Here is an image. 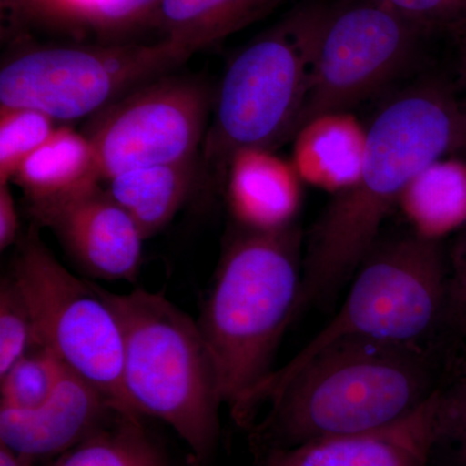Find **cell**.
<instances>
[{"mask_svg": "<svg viewBox=\"0 0 466 466\" xmlns=\"http://www.w3.org/2000/svg\"><path fill=\"white\" fill-rule=\"evenodd\" d=\"M357 182L333 196L309 233L299 312L329 309L376 247L386 216L420 171L466 148L461 100L428 82L389 101L367 128Z\"/></svg>", "mask_w": 466, "mask_h": 466, "instance_id": "6da1fadb", "label": "cell"}, {"mask_svg": "<svg viewBox=\"0 0 466 466\" xmlns=\"http://www.w3.org/2000/svg\"><path fill=\"white\" fill-rule=\"evenodd\" d=\"M441 388L431 346L348 339L311 359L267 400L256 438L265 451L366 433L415 412Z\"/></svg>", "mask_w": 466, "mask_h": 466, "instance_id": "7a4b0ae2", "label": "cell"}, {"mask_svg": "<svg viewBox=\"0 0 466 466\" xmlns=\"http://www.w3.org/2000/svg\"><path fill=\"white\" fill-rule=\"evenodd\" d=\"M299 226L242 228L229 240L198 328L216 364L223 403L249 426L250 401L272 375L276 350L299 314L303 278Z\"/></svg>", "mask_w": 466, "mask_h": 466, "instance_id": "3957f363", "label": "cell"}, {"mask_svg": "<svg viewBox=\"0 0 466 466\" xmlns=\"http://www.w3.org/2000/svg\"><path fill=\"white\" fill-rule=\"evenodd\" d=\"M124 339L122 385L135 416L170 426L205 461L219 437L223 406L216 364L198 321L161 293L116 294L103 289Z\"/></svg>", "mask_w": 466, "mask_h": 466, "instance_id": "277c9868", "label": "cell"}, {"mask_svg": "<svg viewBox=\"0 0 466 466\" xmlns=\"http://www.w3.org/2000/svg\"><path fill=\"white\" fill-rule=\"evenodd\" d=\"M334 5L302 3L259 34L227 67L204 140L207 164L225 170L236 150H275L293 139Z\"/></svg>", "mask_w": 466, "mask_h": 466, "instance_id": "5b68a950", "label": "cell"}, {"mask_svg": "<svg viewBox=\"0 0 466 466\" xmlns=\"http://www.w3.org/2000/svg\"><path fill=\"white\" fill-rule=\"evenodd\" d=\"M449 258L441 240L412 235L377 242L350 283L345 300L299 354L256 391L253 421L259 408L288 380L321 351L348 339L424 343L444 329Z\"/></svg>", "mask_w": 466, "mask_h": 466, "instance_id": "8992f818", "label": "cell"}, {"mask_svg": "<svg viewBox=\"0 0 466 466\" xmlns=\"http://www.w3.org/2000/svg\"><path fill=\"white\" fill-rule=\"evenodd\" d=\"M192 55L167 38L156 45L26 47L3 63L0 106L42 110L55 121L84 118L161 78Z\"/></svg>", "mask_w": 466, "mask_h": 466, "instance_id": "52a82bcc", "label": "cell"}, {"mask_svg": "<svg viewBox=\"0 0 466 466\" xmlns=\"http://www.w3.org/2000/svg\"><path fill=\"white\" fill-rule=\"evenodd\" d=\"M32 311L39 341L97 389L119 413L135 416L122 385L124 339L101 288L61 265L35 227L16 244L12 271Z\"/></svg>", "mask_w": 466, "mask_h": 466, "instance_id": "ba28073f", "label": "cell"}, {"mask_svg": "<svg viewBox=\"0 0 466 466\" xmlns=\"http://www.w3.org/2000/svg\"><path fill=\"white\" fill-rule=\"evenodd\" d=\"M214 101L201 82L164 76L101 110L85 134L94 147L101 182L198 156Z\"/></svg>", "mask_w": 466, "mask_h": 466, "instance_id": "9c48e42d", "label": "cell"}, {"mask_svg": "<svg viewBox=\"0 0 466 466\" xmlns=\"http://www.w3.org/2000/svg\"><path fill=\"white\" fill-rule=\"evenodd\" d=\"M421 27L379 0L334 8L328 21L299 127L357 106L406 66Z\"/></svg>", "mask_w": 466, "mask_h": 466, "instance_id": "30bf717a", "label": "cell"}, {"mask_svg": "<svg viewBox=\"0 0 466 466\" xmlns=\"http://www.w3.org/2000/svg\"><path fill=\"white\" fill-rule=\"evenodd\" d=\"M29 211L95 278L134 281L139 274L146 238L100 182L58 200L29 205Z\"/></svg>", "mask_w": 466, "mask_h": 466, "instance_id": "8fae6325", "label": "cell"}, {"mask_svg": "<svg viewBox=\"0 0 466 466\" xmlns=\"http://www.w3.org/2000/svg\"><path fill=\"white\" fill-rule=\"evenodd\" d=\"M441 389L394 424L265 450L259 466H429L440 443Z\"/></svg>", "mask_w": 466, "mask_h": 466, "instance_id": "7c38bea8", "label": "cell"}, {"mask_svg": "<svg viewBox=\"0 0 466 466\" xmlns=\"http://www.w3.org/2000/svg\"><path fill=\"white\" fill-rule=\"evenodd\" d=\"M122 415L95 386L67 368L34 410L0 408V444L26 458H54Z\"/></svg>", "mask_w": 466, "mask_h": 466, "instance_id": "4fadbf2b", "label": "cell"}, {"mask_svg": "<svg viewBox=\"0 0 466 466\" xmlns=\"http://www.w3.org/2000/svg\"><path fill=\"white\" fill-rule=\"evenodd\" d=\"M227 200L242 228L278 231L294 225L302 201V180L275 150H236L226 167Z\"/></svg>", "mask_w": 466, "mask_h": 466, "instance_id": "5bb4252c", "label": "cell"}, {"mask_svg": "<svg viewBox=\"0 0 466 466\" xmlns=\"http://www.w3.org/2000/svg\"><path fill=\"white\" fill-rule=\"evenodd\" d=\"M367 137V128L348 110L325 113L294 135L291 165L303 183L337 195L357 182Z\"/></svg>", "mask_w": 466, "mask_h": 466, "instance_id": "9a60e30c", "label": "cell"}, {"mask_svg": "<svg viewBox=\"0 0 466 466\" xmlns=\"http://www.w3.org/2000/svg\"><path fill=\"white\" fill-rule=\"evenodd\" d=\"M12 182L16 183L29 205L66 198L99 183L96 155L90 139L67 126H60L21 165Z\"/></svg>", "mask_w": 466, "mask_h": 466, "instance_id": "2e32d148", "label": "cell"}, {"mask_svg": "<svg viewBox=\"0 0 466 466\" xmlns=\"http://www.w3.org/2000/svg\"><path fill=\"white\" fill-rule=\"evenodd\" d=\"M196 174L198 156H193L116 175L106 182V188L130 214L147 240L173 220L188 198Z\"/></svg>", "mask_w": 466, "mask_h": 466, "instance_id": "e0dca14e", "label": "cell"}, {"mask_svg": "<svg viewBox=\"0 0 466 466\" xmlns=\"http://www.w3.org/2000/svg\"><path fill=\"white\" fill-rule=\"evenodd\" d=\"M281 0H161L152 25L195 52L222 41L268 14Z\"/></svg>", "mask_w": 466, "mask_h": 466, "instance_id": "ac0fdd59", "label": "cell"}, {"mask_svg": "<svg viewBox=\"0 0 466 466\" xmlns=\"http://www.w3.org/2000/svg\"><path fill=\"white\" fill-rule=\"evenodd\" d=\"M415 233L441 240L466 222V167L441 158L410 180L400 202Z\"/></svg>", "mask_w": 466, "mask_h": 466, "instance_id": "d6986e66", "label": "cell"}, {"mask_svg": "<svg viewBox=\"0 0 466 466\" xmlns=\"http://www.w3.org/2000/svg\"><path fill=\"white\" fill-rule=\"evenodd\" d=\"M50 466H167V462L140 417L118 415L58 455Z\"/></svg>", "mask_w": 466, "mask_h": 466, "instance_id": "ffe728a7", "label": "cell"}, {"mask_svg": "<svg viewBox=\"0 0 466 466\" xmlns=\"http://www.w3.org/2000/svg\"><path fill=\"white\" fill-rule=\"evenodd\" d=\"M67 367L51 351L39 348L0 376V408L34 410L47 401Z\"/></svg>", "mask_w": 466, "mask_h": 466, "instance_id": "44dd1931", "label": "cell"}, {"mask_svg": "<svg viewBox=\"0 0 466 466\" xmlns=\"http://www.w3.org/2000/svg\"><path fill=\"white\" fill-rule=\"evenodd\" d=\"M56 130L38 109L0 106V184H9L21 165Z\"/></svg>", "mask_w": 466, "mask_h": 466, "instance_id": "7402d4cb", "label": "cell"}, {"mask_svg": "<svg viewBox=\"0 0 466 466\" xmlns=\"http://www.w3.org/2000/svg\"><path fill=\"white\" fill-rule=\"evenodd\" d=\"M39 346L25 297L14 278L5 276L0 285V376Z\"/></svg>", "mask_w": 466, "mask_h": 466, "instance_id": "603a6c76", "label": "cell"}, {"mask_svg": "<svg viewBox=\"0 0 466 466\" xmlns=\"http://www.w3.org/2000/svg\"><path fill=\"white\" fill-rule=\"evenodd\" d=\"M161 0H88L82 24L101 34L126 33L152 24Z\"/></svg>", "mask_w": 466, "mask_h": 466, "instance_id": "cb8c5ba5", "label": "cell"}, {"mask_svg": "<svg viewBox=\"0 0 466 466\" xmlns=\"http://www.w3.org/2000/svg\"><path fill=\"white\" fill-rule=\"evenodd\" d=\"M421 29L466 30V0H379Z\"/></svg>", "mask_w": 466, "mask_h": 466, "instance_id": "d4e9b609", "label": "cell"}, {"mask_svg": "<svg viewBox=\"0 0 466 466\" xmlns=\"http://www.w3.org/2000/svg\"><path fill=\"white\" fill-rule=\"evenodd\" d=\"M451 444L459 466H466V377L452 386H443L441 400L440 443Z\"/></svg>", "mask_w": 466, "mask_h": 466, "instance_id": "484cf974", "label": "cell"}, {"mask_svg": "<svg viewBox=\"0 0 466 466\" xmlns=\"http://www.w3.org/2000/svg\"><path fill=\"white\" fill-rule=\"evenodd\" d=\"M444 328L466 336V231L456 241L449 258Z\"/></svg>", "mask_w": 466, "mask_h": 466, "instance_id": "4316f807", "label": "cell"}, {"mask_svg": "<svg viewBox=\"0 0 466 466\" xmlns=\"http://www.w3.org/2000/svg\"><path fill=\"white\" fill-rule=\"evenodd\" d=\"M21 236L20 218L9 184H0V250L17 244Z\"/></svg>", "mask_w": 466, "mask_h": 466, "instance_id": "83f0119b", "label": "cell"}, {"mask_svg": "<svg viewBox=\"0 0 466 466\" xmlns=\"http://www.w3.org/2000/svg\"><path fill=\"white\" fill-rule=\"evenodd\" d=\"M47 0H2L3 15L14 23L42 20Z\"/></svg>", "mask_w": 466, "mask_h": 466, "instance_id": "f1b7e54d", "label": "cell"}, {"mask_svg": "<svg viewBox=\"0 0 466 466\" xmlns=\"http://www.w3.org/2000/svg\"><path fill=\"white\" fill-rule=\"evenodd\" d=\"M35 460L20 455L0 444V466H34Z\"/></svg>", "mask_w": 466, "mask_h": 466, "instance_id": "f546056e", "label": "cell"}, {"mask_svg": "<svg viewBox=\"0 0 466 466\" xmlns=\"http://www.w3.org/2000/svg\"><path fill=\"white\" fill-rule=\"evenodd\" d=\"M460 84L462 90V108L466 113V47H462L461 67H460Z\"/></svg>", "mask_w": 466, "mask_h": 466, "instance_id": "4dcf8cb0", "label": "cell"}, {"mask_svg": "<svg viewBox=\"0 0 466 466\" xmlns=\"http://www.w3.org/2000/svg\"><path fill=\"white\" fill-rule=\"evenodd\" d=\"M460 39H461L462 47H466V30L459 34Z\"/></svg>", "mask_w": 466, "mask_h": 466, "instance_id": "1f68e13d", "label": "cell"}]
</instances>
